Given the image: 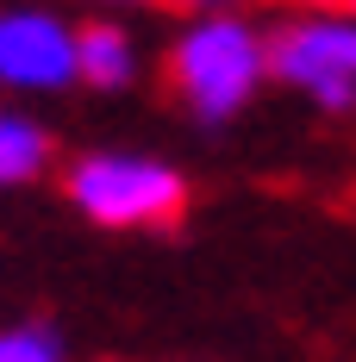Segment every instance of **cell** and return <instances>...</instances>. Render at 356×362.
Wrapping results in <instances>:
<instances>
[{
	"instance_id": "cell-1",
	"label": "cell",
	"mask_w": 356,
	"mask_h": 362,
	"mask_svg": "<svg viewBox=\"0 0 356 362\" xmlns=\"http://www.w3.org/2000/svg\"><path fill=\"white\" fill-rule=\"evenodd\" d=\"M269 69V44L250 32L244 19H200L176 37L169 50V75H176L181 100L200 119H231L256 94V81Z\"/></svg>"
},
{
	"instance_id": "cell-2",
	"label": "cell",
	"mask_w": 356,
	"mask_h": 362,
	"mask_svg": "<svg viewBox=\"0 0 356 362\" xmlns=\"http://www.w3.org/2000/svg\"><path fill=\"white\" fill-rule=\"evenodd\" d=\"M69 200L94 225H156L181 213L188 181L156 156H81L69 169Z\"/></svg>"
},
{
	"instance_id": "cell-3",
	"label": "cell",
	"mask_w": 356,
	"mask_h": 362,
	"mask_svg": "<svg viewBox=\"0 0 356 362\" xmlns=\"http://www.w3.org/2000/svg\"><path fill=\"white\" fill-rule=\"evenodd\" d=\"M269 69L306 88L325 112L356 107V19H306L287 25L269 44Z\"/></svg>"
},
{
	"instance_id": "cell-4",
	"label": "cell",
	"mask_w": 356,
	"mask_h": 362,
	"mask_svg": "<svg viewBox=\"0 0 356 362\" xmlns=\"http://www.w3.org/2000/svg\"><path fill=\"white\" fill-rule=\"evenodd\" d=\"M0 81L6 88H69L75 32L57 13H38V6L0 13Z\"/></svg>"
},
{
	"instance_id": "cell-5",
	"label": "cell",
	"mask_w": 356,
	"mask_h": 362,
	"mask_svg": "<svg viewBox=\"0 0 356 362\" xmlns=\"http://www.w3.org/2000/svg\"><path fill=\"white\" fill-rule=\"evenodd\" d=\"M75 81H94V88H125L132 81V37L94 19L75 32Z\"/></svg>"
},
{
	"instance_id": "cell-6",
	"label": "cell",
	"mask_w": 356,
	"mask_h": 362,
	"mask_svg": "<svg viewBox=\"0 0 356 362\" xmlns=\"http://www.w3.org/2000/svg\"><path fill=\"white\" fill-rule=\"evenodd\" d=\"M0 362H69V350L57 325H19L0 331Z\"/></svg>"
}]
</instances>
